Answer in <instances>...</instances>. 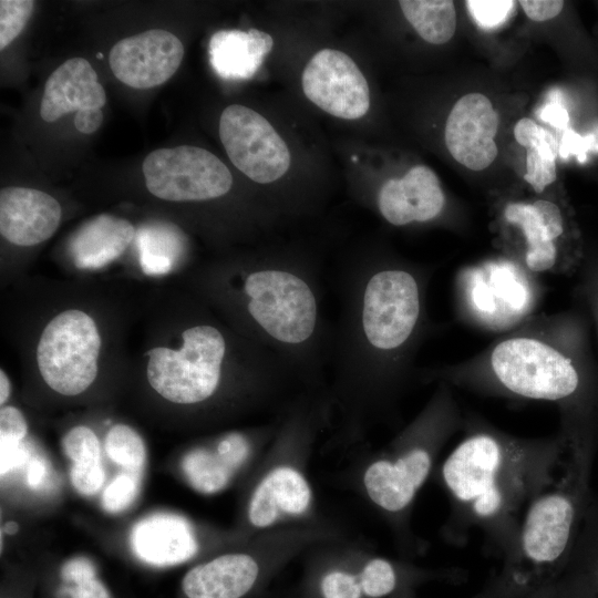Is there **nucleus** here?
I'll return each mask as SVG.
<instances>
[{"mask_svg": "<svg viewBox=\"0 0 598 598\" xmlns=\"http://www.w3.org/2000/svg\"><path fill=\"white\" fill-rule=\"evenodd\" d=\"M332 323L327 399L338 442L362 440L395 406L426 328V274L396 261L348 259L328 270ZM332 431V432H333Z\"/></svg>", "mask_w": 598, "mask_h": 598, "instance_id": "obj_1", "label": "nucleus"}, {"mask_svg": "<svg viewBox=\"0 0 598 598\" xmlns=\"http://www.w3.org/2000/svg\"><path fill=\"white\" fill-rule=\"evenodd\" d=\"M563 446L553 439H522L489 425L466 431L441 467L457 522L476 526L508 551L525 508L547 477Z\"/></svg>", "mask_w": 598, "mask_h": 598, "instance_id": "obj_2", "label": "nucleus"}, {"mask_svg": "<svg viewBox=\"0 0 598 598\" xmlns=\"http://www.w3.org/2000/svg\"><path fill=\"white\" fill-rule=\"evenodd\" d=\"M561 434V450L506 553L504 578L512 587L532 588L567 561L590 507L592 441L574 429Z\"/></svg>", "mask_w": 598, "mask_h": 598, "instance_id": "obj_3", "label": "nucleus"}, {"mask_svg": "<svg viewBox=\"0 0 598 598\" xmlns=\"http://www.w3.org/2000/svg\"><path fill=\"white\" fill-rule=\"evenodd\" d=\"M426 378L476 392L561 406L576 398L581 386L579 371L560 348L549 318L519 326L475 357Z\"/></svg>", "mask_w": 598, "mask_h": 598, "instance_id": "obj_4", "label": "nucleus"}, {"mask_svg": "<svg viewBox=\"0 0 598 598\" xmlns=\"http://www.w3.org/2000/svg\"><path fill=\"white\" fill-rule=\"evenodd\" d=\"M277 416V432L246 505V522L258 534L319 519L308 462L319 434L330 429L327 395L301 392Z\"/></svg>", "mask_w": 598, "mask_h": 598, "instance_id": "obj_5", "label": "nucleus"}, {"mask_svg": "<svg viewBox=\"0 0 598 598\" xmlns=\"http://www.w3.org/2000/svg\"><path fill=\"white\" fill-rule=\"evenodd\" d=\"M462 419L451 385L439 382L422 410L357 468L360 493L390 523L402 525Z\"/></svg>", "mask_w": 598, "mask_h": 598, "instance_id": "obj_6", "label": "nucleus"}, {"mask_svg": "<svg viewBox=\"0 0 598 598\" xmlns=\"http://www.w3.org/2000/svg\"><path fill=\"white\" fill-rule=\"evenodd\" d=\"M342 537L339 527L321 519L259 533L246 550L226 553L189 569L183 591L187 598H243L267 571Z\"/></svg>", "mask_w": 598, "mask_h": 598, "instance_id": "obj_7", "label": "nucleus"}, {"mask_svg": "<svg viewBox=\"0 0 598 598\" xmlns=\"http://www.w3.org/2000/svg\"><path fill=\"white\" fill-rule=\"evenodd\" d=\"M178 350L158 347L147 351L151 386L177 404H199L214 398L224 380L229 340L215 324L197 323L183 331Z\"/></svg>", "mask_w": 598, "mask_h": 598, "instance_id": "obj_8", "label": "nucleus"}, {"mask_svg": "<svg viewBox=\"0 0 598 598\" xmlns=\"http://www.w3.org/2000/svg\"><path fill=\"white\" fill-rule=\"evenodd\" d=\"M101 337L93 319L71 309L55 316L44 328L37 361L45 383L63 395L85 391L97 374Z\"/></svg>", "mask_w": 598, "mask_h": 598, "instance_id": "obj_9", "label": "nucleus"}, {"mask_svg": "<svg viewBox=\"0 0 598 598\" xmlns=\"http://www.w3.org/2000/svg\"><path fill=\"white\" fill-rule=\"evenodd\" d=\"M320 598H383L399 585L400 566L343 538L308 550Z\"/></svg>", "mask_w": 598, "mask_h": 598, "instance_id": "obj_10", "label": "nucleus"}, {"mask_svg": "<svg viewBox=\"0 0 598 598\" xmlns=\"http://www.w3.org/2000/svg\"><path fill=\"white\" fill-rule=\"evenodd\" d=\"M145 185L171 202H205L226 195L233 186L228 167L205 148L181 145L151 152L143 162Z\"/></svg>", "mask_w": 598, "mask_h": 598, "instance_id": "obj_11", "label": "nucleus"}, {"mask_svg": "<svg viewBox=\"0 0 598 598\" xmlns=\"http://www.w3.org/2000/svg\"><path fill=\"white\" fill-rule=\"evenodd\" d=\"M218 132L230 162L251 181L269 184L288 171L287 144L258 112L229 105L220 115Z\"/></svg>", "mask_w": 598, "mask_h": 598, "instance_id": "obj_12", "label": "nucleus"}, {"mask_svg": "<svg viewBox=\"0 0 598 598\" xmlns=\"http://www.w3.org/2000/svg\"><path fill=\"white\" fill-rule=\"evenodd\" d=\"M503 219L520 234L523 249L517 262L526 271L555 275L573 271L576 260L561 249L566 219L556 203L543 198L511 202L503 209Z\"/></svg>", "mask_w": 598, "mask_h": 598, "instance_id": "obj_13", "label": "nucleus"}, {"mask_svg": "<svg viewBox=\"0 0 598 598\" xmlns=\"http://www.w3.org/2000/svg\"><path fill=\"white\" fill-rule=\"evenodd\" d=\"M301 82L305 95L336 117L355 120L369 111L368 82L355 62L342 51L317 52L306 65Z\"/></svg>", "mask_w": 598, "mask_h": 598, "instance_id": "obj_14", "label": "nucleus"}, {"mask_svg": "<svg viewBox=\"0 0 598 598\" xmlns=\"http://www.w3.org/2000/svg\"><path fill=\"white\" fill-rule=\"evenodd\" d=\"M277 427L276 414L252 434L229 432L213 446L189 451L182 460V471L189 485L202 494L220 492L251 460L257 445H267L272 441Z\"/></svg>", "mask_w": 598, "mask_h": 598, "instance_id": "obj_15", "label": "nucleus"}, {"mask_svg": "<svg viewBox=\"0 0 598 598\" xmlns=\"http://www.w3.org/2000/svg\"><path fill=\"white\" fill-rule=\"evenodd\" d=\"M183 56V43L175 34L153 29L116 42L109 62L117 80L131 87L145 90L169 80Z\"/></svg>", "mask_w": 598, "mask_h": 598, "instance_id": "obj_16", "label": "nucleus"}, {"mask_svg": "<svg viewBox=\"0 0 598 598\" xmlns=\"http://www.w3.org/2000/svg\"><path fill=\"white\" fill-rule=\"evenodd\" d=\"M525 272L509 265L470 270L465 277L470 283L465 282L464 290L474 317L493 328H506L522 320L533 305Z\"/></svg>", "mask_w": 598, "mask_h": 598, "instance_id": "obj_17", "label": "nucleus"}, {"mask_svg": "<svg viewBox=\"0 0 598 598\" xmlns=\"http://www.w3.org/2000/svg\"><path fill=\"white\" fill-rule=\"evenodd\" d=\"M499 117L491 100L467 93L452 107L445 124V145L451 156L472 171H483L497 156L494 141Z\"/></svg>", "mask_w": 598, "mask_h": 598, "instance_id": "obj_18", "label": "nucleus"}, {"mask_svg": "<svg viewBox=\"0 0 598 598\" xmlns=\"http://www.w3.org/2000/svg\"><path fill=\"white\" fill-rule=\"evenodd\" d=\"M445 195L437 175L427 166H413L403 177L383 183L377 195L380 215L393 226L427 223L437 218Z\"/></svg>", "mask_w": 598, "mask_h": 598, "instance_id": "obj_19", "label": "nucleus"}, {"mask_svg": "<svg viewBox=\"0 0 598 598\" xmlns=\"http://www.w3.org/2000/svg\"><path fill=\"white\" fill-rule=\"evenodd\" d=\"M62 210L51 195L27 187H4L0 192V233L9 243L34 246L58 229Z\"/></svg>", "mask_w": 598, "mask_h": 598, "instance_id": "obj_20", "label": "nucleus"}, {"mask_svg": "<svg viewBox=\"0 0 598 598\" xmlns=\"http://www.w3.org/2000/svg\"><path fill=\"white\" fill-rule=\"evenodd\" d=\"M105 102V91L90 62L83 58H72L48 78L40 115L50 123L74 111L101 110Z\"/></svg>", "mask_w": 598, "mask_h": 598, "instance_id": "obj_21", "label": "nucleus"}, {"mask_svg": "<svg viewBox=\"0 0 598 598\" xmlns=\"http://www.w3.org/2000/svg\"><path fill=\"white\" fill-rule=\"evenodd\" d=\"M130 542L141 560L161 567L186 561L198 549L190 524L172 514H154L140 520Z\"/></svg>", "mask_w": 598, "mask_h": 598, "instance_id": "obj_22", "label": "nucleus"}, {"mask_svg": "<svg viewBox=\"0 0 598 598\" xmlns=\"http://www.w3.org/2000/svg\"><path fill=\"white\" fill-rule=\"evenodd\" d=\"M272 45L271 35L258 29L220 30L209 40V62L223 79H250L260 68Z\"/></svg>", "mask_w": 598, "mask_h": 598, "instance_id": "obj_23", "label": "nucleus"}, {"mask_svg": "<svg viewBox=\"0 0 598 598\" xmlns=\"http://www.w3.org/2000/svg\"><path fill=\"white\" fill-rule=\"evenodd\" d=\"M135 237L134 226L109 214L99 215L76 230L70 243L73 261L81 269H97L116 259Z\"/></svg>", "mask_w": 598, "mask_h": 598, "instance_id": "obj_24", "label": "nucleus"}, {"mask_svg": "<svg viewBox=\"0 0 598 598\" xmlns=\"http://www.w3.org/2000/svg\"><path fill=\"white\" fill-rule=\"evenodd\" d=\"M514 137L527 150L524 179L540 194L557 178V141L548 130L528 117L515 124Z\"/></svg>", "mask_w": 598, "mask_h": 598, "instance_id": "obj_25", "label": "nucleus"}, {"mask_svg": "<svg viewBox=\"0 0 598 598\" xmlns=\"http://www.w3.org/2000/svg\"><path fill=\"white\" fill-rule=\"evenodd\" d=\"M400 8L417 34L432 44L450 41L456 30V11L450 0H401Z\"/></svg>", "mask_w": 598, "mask_h": 598, "instance_id": "obj_26", "label": "nucleus"}, {"mask_svg": "<svg viewBox=\"0 0 598 598\" xmlns=\"http://www.w3.org/2000/svg\"><path fill=\"white\" fill-rule=\"evenodd\" d=\"M141 265L150 275L165 274L172 269L173 260L179 258L183 241L179 234H172L161 226L143 228L138 235Z\"/></svg>", "mask_w": 598, "mask_h": 598, "instance_id": "obj_27", "label": "nucleus"}, {"mask_svg": "<svg viewBox=\"0 0 598 598\" xmlns=\"http://www.w3.org/2000/svg\"><path fill=\"white\" fill-rule=\"evenodd\" d=\"M105 452L117 465L130 472L142 470L146 458V448L142 437L132 427L114 425L105 439Z\"/></svg>", "mask_w": 598, "mask_h": 598, "instance_id": "obj_28", "label": "nucleus"}, {"mask_svg": "<svg viewBox=\"0 0 598 598\" xmlns=\"http://www.w3.org/2000/svg\"><path fill=\"white\" fill-rule=\"evenodd\" d=\"M576 544L587 551L582 575L585 595L587 598H598V526L595 525L589 509Z\"/></svg>", "mask_w": 598, "mask_h": 598, "instance_id": "obj_29", "label": "nucleus"}, {"mask_svg": "<svg viewBox=\"0 0 598 598\" xmlns=\"http://www.w3.org/2000/svg\"><path fill=\"white\" fill-rule=\"evenodd\" d=\"M34 1H0V50L9 45L22 31L32 14Z\"/></svg>", "mask_w": 598, "mask_h": 598, "instance_id": "obj_30", "label": "nucleus"}, {"mask_svg": "<svg viewBox=\"0 0 598 598\" xmlns=\"http://www.w3.org/2000/svg\"><path fill=\"white\" fill-rule=\"evenodd\" d=\"M138 493V476L135 472L118 474L104 489L103 508L112 514L125 511Z\"/></svg>", "mask_w": 598, "mask_h": 598, "instance_id": "obj_31", "label": "nucleus"}, {"mask_svg": "<svg viewBox=\"0 0 598 598\" xmlns=\"http://www.w3.org/2000/svg\"><path fill=\"white\" fill-rule=\"evenodd\" d=\"M63 448L73 463L100 460V441L87 426L71 429L63 439Z\"/></svg>", "mask_w": 598, "mask_h": 598, "instance_id": "obj_32", "label": "nucleus"}, {"mask_svg": "<svg viewBox=\"0 0 598 598\" xmlns=\"http://www.w3.org/2000/svg\"><path fill=\"white\" fill-rule=\"evenodd\" d=\"M465 4L478 27L483 29H495L508 19L516 6V1L470 0Z\"/></svg>", "mask_w": 598, "mask_h": 598, "instance_id": "obj_33", "label": "nucleus"}, {"mask_svg": "<svg viewBox=\"0 0 598 598\" xmlns=\"http://www.w3.org/2000/svg\"><path fill=\"white\" fill-rule=\"evenodd\" d=\"M70 478L78 493L90 496L104 483L105 473L100 460L73 463Z\"/></svg>", "mask_w": 598, "mask_h": 598, "instance_id": "obj_34", "label": "nucleus"}, {"mask_svg": "<svg viewBox=\"0 0 598 598\" xmlns=\"http://www.w3.org/2000/svg\"><path fill=\"white\" fill-rule=\"evenodd\" d=\"M28 432L23 414L13 406H4L0 411V439L21 442Z\"/></svg>", "mask_w": 598, "mask_h": 598, "instance_id": "obj_35", "label": "nucleus"}, {"mask_svg": "<svg viewBox=\"0 0 598 598\" xmlns=\"http://www.w3.org/2000/svg\"><path fill=\"white\" fill-rule=\"evenodd\" d=\"M526 16L536 22L557 17L564 8L560 0H523L519 2Z\"/></svg>", "mask_w": 598, "mask_h": 598, "instance_id": "obj_36", "label": "nucleus"}, {"mask_svg": "<svg viewBox=\"0 0 598 598\" xmlns=\"http://www.w3.org/2000/svg\"><path fill=\"white\" fill-rule=\"evenodd\" d=\"M65 591L71 598H111L105 586L96 577L71 584Z\"/></svg>", "mask_w": 598, "mask_h": 598, "instance_id": "obj_37", "label": "nucleus"}, {"mask_svg": "<svg viewBox=\"0 0 598 598\" xmlns=\"http://www.w3.org/2000/svg\"><path fill=\"white\" fill-rule=\"evenodd\" d=\"M61 577L66 584H74L85 578L95 577V569L89 559L74 558L63 566Z\"/></svg>", "mask_w": 598, "mask_h": 598, "instance_id": "obj_38", "label": "nucleus"}, {"mask_svg": "<svg viewBox=\"0 0 598 598\" xmlns=\"http://www.w3.org/2000/svg\"><path fill=\"white\" fill-rule=\"evenodd\" d=\"M25 455L21 442L1 440V475L20 465Z\"/></svg>", "mask_w": 598, "mask_h": 598, "instance_id": "obj_39", "label": "nucleus"}, {"mask_svg": "<svg viewBox=\"0 0 598 598\" xmlns=\"http://www.w3.org/2000/svg\"><path fill=\"white\" fill-rule=\"evenodd\" d=\"M103 121L102 110L76 112L74 118L75 128L83 134H91L101 126Z\"/></svg>", "mask_w": 598, "mask_h": 598, "instance_id": "obj_40", "label": "nucleus"}, {"mask_svg": "<svg viewBox=\"0 0 598 598\" xmlns=\"http://www.w3.org/2000/svg\"><path fill=\"white\" fill-rule=\"evenodd\" d=\"M47 467L42 460L33 458L28 468L27 480L30 486L37 487L43 481Z\"/></svg>", "mask_w": 598, "mask_h": 598, "instance_id": "obj_41", "label": "nucleus"}, {"mask_svg": "<svg viewBox=\"0 0 598 598\" xmlns=\"http://www.w3.org/2000/svg\"><path fill=\"white\" fill-rule=\"evenodd\" d=\"M11 392L10 381L3 370L0 371V403L3 404Z\"/></svg>", "mask_w": 598, "mask_h": 598, "instance_id": "obj_42", "label": "nucleus"}, {"mask_svg": "<svg viewBox=\"0 0 598 598\" xmlns=\"http://www.w3.org/2000/svg\"><path fill=\"white\" fill-rule=\"evenodd\" d=\"M102 58H103V54L97 53V59H102Z\"/></svg>", "mask_w": 598, "mask_h": 598, "instance_id": "obj_43", "label": "nucleus"}]
</instances>
